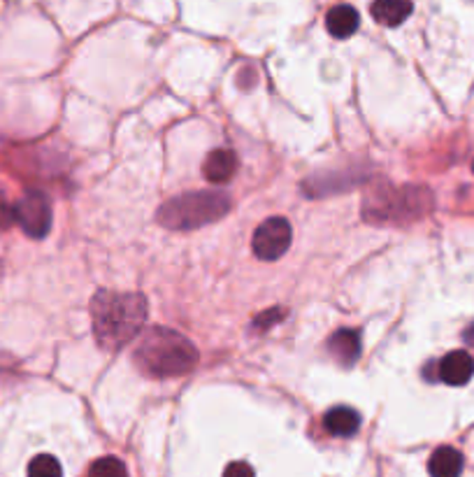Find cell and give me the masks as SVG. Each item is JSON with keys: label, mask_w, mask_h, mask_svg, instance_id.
Masks as SVG:
<instances>
[{"label": "cell", "mask_w": 474, "mask_h": 477, "mask_svg": "<svg viewBox=\"0 0 474 477\" xmlns=\"http://www.w3.org/2000/svg\"><path fill=\"white\" fill-rule=\"evenodd\" d=\"M12 221H15V212H12V207L7 206L5 191L0 189V231H5Z\"/></svg>", "instance_id": "e0dca14e"}, {"label": "cell", "mask_w": 474, "mask_h": 477, "mask_svg": "<svg viewBox=\"0 0 474 477\" xmlns=\"http://www.w3.org/2000/svg\"><path fill=\"white\" fill-rule=\"evenodd\" d=\"M224 477H256V472L247 461H233L224 471Z\"/></svg>", "instance_id": "2e32d148"}, {"label": "cell", "mask_w": 474, "mask_h": 477, "mask_svg": "<svg viewBox=\"0 0 474 477\" xmlns=\"http://www.w3.org/2000/svg\"><path fill=\"white\" fill-rule=\"evenodd\" d=\"M28 477H63V468L57 457L40 454L28 463Z\"/></svg>", "instance_id": "5bb4252c"}, {"label": "cell", "mask_w": 474, "mask_h": 477, "mask_svg": "<svg viewBox=\"0 0 474 477\" xmlns=\"http://www.w3.org/2000/svg\"><path fill=\"white\" fill-rule=\"evenodd\" d=\"M237 170V159L228 149H216L205 161V177L215 185H226Z\"/></svg>", "instance_id": "8fae6325"}, {"label": "cell", "mask_w": 474, "mask_h": 477, "mask_svg": "<svg viewBox=\"0 0 474 477\" xmlns=\"http://www.w3.org/2000/svg\"><path fill=\"white\" fill-rule=\"evenodd\" d=\"M87 477H128L126 466H123L121 459L117 457H102L98 461H93V466L89 468Z\"/></svg>", "instance_id": "9a60e30c"}, {"label": "cell", "mask_w": 474, "mask_h": 477, "mask_svg": "<svg viewBox=\"0 0 474 477\" xmlns=\"http://www.w3.org/2000/svg\"><path fill=\"white\" fill-rule=\"evenodd\" d=\"M230 210V198L221 191H191L158 207V224L173 231H191L221 219Z\"/></svg>", "instance_id": "277c9868"}, {"label": "cell", "mask_w": 474, "mask_h": 477, "mask_svg": "<svg viewBox=\"0 0 474 477\" xmlns=\"http://www.w3.org/2000/svg\"><path fill=\"white\" fill-rule=\"evenodd\" d=\"M323 426H326V431L331 436L349 438L361 429V415L356 410H352V408H332L323 417Z\"/></svg>", "instance_id": "30bf717a"}, {"label": "cell", "mask_w": 474, "mask_h": 477, "mask_svg": "<svg viewBox=\"0 0 474 477\" xmlns=\"http://www.w3.org/2000/svg\"><path fill=\"white\" fill-rule=\"evenodd\" d=\"M328 352L344 368H352L361 356V335L352 329H340L328 340Z\"/></svg>", "instance_id": "ba28073f"}, {"label": "cell", "mask_w": 474, "mask_h": 477, "mask_svg": "<svg viewBox=\"0 0 474 477\" xmlns=\"http://www.w3.org/2000/svg\"><path fill=\"white\" fill-rule=\"evenodd\" d=\"M437 373H439V380H442L444 385L463 387L472 380L474 359L468 355V352L458 349V352H451V355H447L442 361H439Z\"/></svg>", "instance_id": "52a82bcc"}, {"label": "cell", "mask_w": 474, "mask_h": 477, "mask_svg": "<svg viewBox=\"0 0 474 477\" xmlns=\"http://www.w3.org/2000/svg\"><path fill=\"white\" fill-rule=\"evenodd\" d=\"M293 240L291 224L284 217H270L256 228L254 240H251V249L260 261H277L289 252Z\"/></svg>", "instance_id": "8992f818"}, {"label": "cell", "mask_w": 474, "mask_h": 477, "mask_svg": "<svg viewBox=\"0 0 474 477\" xmlns=\"http://www.w3.org/2000/svg\"><path fill=\"white\" fill-rule=\"evenodd\" d=\"M472 170H474V164H472Z\"/></svg>", "instance_id": "d6986e66"}, {"label": "cell", "mask_w": 474, "mask_h": 477, "mask_svg": "<svg viewBox=\"0 0 474 477\" xmlns=\"http://www.w3.org/2000/svg\"><path fill=\"white\" fill-rule=\"evenodd\" d=\"M433 207V196L424 186H377L363 203V217L370 224H407L426 217Z\"/></svg>", "instance_id": "3957f363"}, {"label": "cell", "mask_w": 474, "mask_h": 477, "mask_svg": "<svg viewBox=\"0 0 474 477\" xmlns=\"http://www.w3.org/2000/svg\"><path fill=\"white\" fill-rule=\"evenodd\" d=\"M414 10L412 0H374L373 16L382 26H400Z\"/></svg>", "instance_id": "4fadbf2b"}, {"label": "cell", "mask_w": 474, "mask_h": 477, "mask_svg": "<svg viewBox=\"0 0 474 477\" xmlns=\"http://www.w3.org/2000/svg\"><path fill=\"white\" fill-rule=\"evenodd\" d=\"M463 466V454L454 447H439L428 461V471L433 477H460Z\"/></svg>", "instance_id": "7c38bea8"}, {"label": "cell", "mask_w": 474, "mask_h": 477, "mask_svg": "<svg viewBox=\"0 0 474 477\" xmlns=\"http://www.w3.org/2000/svg\"><path fill=\"white\" fill-rule=\"evenodd\" d=\"M133 361L147 377H179L195 368L198 349L186 335L156 326L138 340Z\"/></svg>", "instance_id": "7a4b0ae2"}, {"label": "cell", "mask_w": 474, "mask_h": 477, "mask_svg": "<svg viewBox=\"0 0 474 477\" xmlns=\"http://www.w3.org/2000/svg\"><path fill=\"white\" fill-rule=\"evenodd\" d=\"M15 212V221L21 226V231L28 238H42L49 233L51 228V203L40 191H28L16 200V206L12 207Z\"/></svg>", "instance_id": "5b68a950"}, {"label": "cell", "mask_w": 474, "mask_h": 477, "mask_svg": "<svg viewBox=\"0 0 474 477\" xmlns=\"http://www.w3.org/2000/svg\"><path fill=\"white\" fill-rule=\"evenodd\" d=\"M463 338H465V343L469 344V347H474V323H472V326H468V331H465Z\"/></svg>", "instance_id": "ac0fdd59"}, {"label": "cell", "mask_w": 474, "mask_h": 477, "mask_svg": "<svg viewBox=\"0 0 474 477\" xmlns=\"http://www.w3.org/2000/svg\"><path fill=\"white\" fill-rule=\"evenodd\" d=\"M361 16L352 5H335L326 15V28L332 37L337 40H347L358 31Z\"/></svg>", "instance_id": "9c48e42d"}, {"label": "cell", "mask_w": 474, "mask_h": 477, "mask_svg": "<svg viewBox=\"0 0 474 477\" xmlns=\"http://www.w3.org/2000/svg\"><path fill=\"white\" fill-rule=\"evenodd\" d=\"M147 298L142 293L98 292L91 301L93 334L108 352H119L133 343L147 322Z\"/></svg>", "instance_id": "6da1fadb"}]
</instances>
